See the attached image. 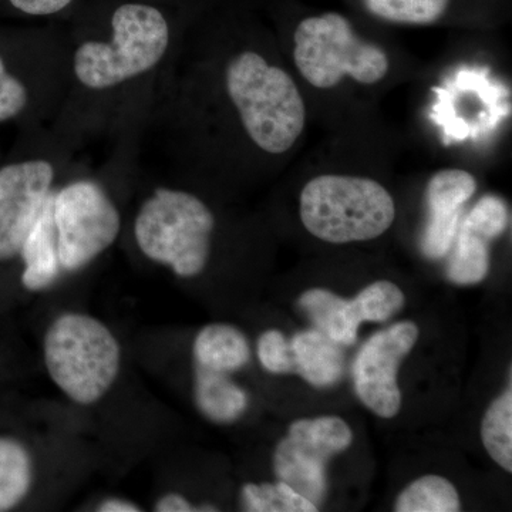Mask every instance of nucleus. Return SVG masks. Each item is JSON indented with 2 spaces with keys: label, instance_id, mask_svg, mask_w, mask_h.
<instances>
[{
  "label": "nucleus",
  "instance_id": "obj_28",
  "mask_svg": "<svg viewBox=\"0 0 512 512\" xmlns=\"http://www.w3.org/2000/svg\"><path fill=\"white\" fill-rule=\"evenodd\" d=\"M154 511L157 512H211L218 511L214 505H195L180 493H168L158 498Z\"/></svg>",
  "mask_w": 512,
  "mask_h": 512
},
{
  "label": "nucleus",
  "instance_id": "obj_5",
  "mask_svg": "<svg viewBox=\"0 0 512 512\" xmlns=\"http://www.w3.org/2000/svg\"><path fill=\"white\" fill-rule=\"evenodd\" d=\"M215 217L190 192L158 188L138 211L134 237L138 248L180 278H195L207 268Z\"/></svg>",
  "mask_w": 512,
  "mask_h": 512
},
{
  "label": "nucleus",
  "instance_id": "obj_26",
  "mask_svg": "<svg viewBox=\"0 0 512 512\" xmlns=\"http://www.w3.org/2000/svg\"><path fill=\"white\" fill-rule=\"evenodd\" d=\"M29 93L25 84L15 76L0 55V124L19 117L28 106Z\"/></svg>",
  "mask_w": 512,
  "mask_h": 512
},
{
  "label": "nucleus",
  "instance_id": "obj_6",
  "mask_svg": "<svg viewBox=\"0 0 512 512\" xmlns=\"http://www.w3.org/2000/svg\"><path fill=\"white\" fill-rule=\"evenodd\" d=\"M293 62L303 79L320 90L352 79L365 86L382 82L390 59L383 47L367 42L336 12L302 19L293 32Z\"/></svg>",
  "mask_w": 512,
  "mask_h": 512
},
{
  "label": "nucleus",
  "instance_id": "obj_15",
  "mask_svg": "<svg viewBox=\"0 0 512 512\" xmlns=\"http://www.w3.org/2000/svg\"><path fill=\"white\" fill-rule=\"evenodd\" d=\"M194 400L202 416L212 423L232 424L241 419L249 406V396L228 373L195 366Z\"/></svg>",
  "mask_w": 512,
  "mask_h": 512
},
{
  "label": "nucleus",
  "instance_id": "obj_23",
  "mask_svg": "<svg viewBox=\"0 0 512 512\" xmlns=\"http://www.w3.org/2000/svg\"><path fill=\"white\" fill-rule=\"evenodd\" d=\"M362 322L384 323L396 316L406 305V295L392 281L380 279L367 285L355 296Z\"/></svg>",
  "mask_w": 512,
  "mask_h": 512
},
{
  "label": "nucleus",
  "instance_id": "obj_21",
  "mask_svg": "<svg viewBox=\"0 0 512 512\" xmlns=\"http://www.w3.org/2000/svg\"><path fill=\"white\" fill-rule=\"evenodd\" d=\"M242 507L249 512H316L312 501L293 490L284 481L248 483L241 491Z\"/></svg>",
  "mask_w": 512,
  "mask_h": 512
},
{
  "label": "nucleus",
  "instance_id": "obj_3",
  "mask_svg": "<svg viewBox=\"0 0 512 512\" xmlns=\"http://www.w3.org/2000/svg\"><path fill=\"white\" fill-rule=\"evenodd\" d=\"M306 231L328 244L345 245L382 237L396 220L392 194L373 178L322 174L299 197Z\"/></svg>",
  "mask_w": 512,
  "mask_h": 512
},
{
  "label": "nucleus",
  "instance_id": "obj_18",
  "mask_svg": "<svg viewBox=\"0 0 512 512\" xmlns=\"http://www.w3.org/2000/svg\"><path fill=\"white\" fill-rule=\"evenodd\" d=\"M33 484V460L28 448L0 436V512L12 510L28 497Z\"/></svg>",
  "mask_w": 512,
  "mask_h": 512
},
{
  "label": "nucleus",
  "instance_id": "obj_4",
  "mask_svg": "<svg viewBox=\"0 0 512 512\" xmlns=\"http://www.w3.org/2000/svg\"><path fill=\"white\" fill-rule=\"evenodd\" d=\"M43 357L57 389L72 402L90 406L116 383L121 346L106 323L86 313L67 312L47 328Z\"/></svg>",
  "mask_w": 512,
  "mask_h": 512
},
{
  "label": "nucleus",
  "instance_id": "obj_12",
  "mask_svg": "<svg viewBox=\"0 0 512 512\" xmlns=\"http://www.w3.org/2000/svg\"><path fill=\"white\" fill-rule=\"evenodd\" d=\"M53 194L46 207L23 241L19 255L22 256V285L30 292L45 291L59 281L63 269L60 265L55 221H53Z\"/></svg>",
  "mask_w": 512,
  "mask_h": 512
},
{
  "label": "nucleus",
  "instance_id": "obj_22",
  "mask_svg": "<svg viewBox=\"0 0 512 512\" xmlns=\"http://www.w3.org/2000/svg\"><path fill=\"white\" fill-rule=\"evenodd\" d=\"M367 12L377 19L399 25H431L439 22L451 0H363Z\"/></svg>",
  "mask_w": 512,
  "mask_h": 512
},
{
  "label": "nucleus",
  "instance_id": "obj_8",
  "mask_svg": "<svg viewBox=\"0 0 512 512\" xmlns=\"http://www.w3.org/2000/svg\"><path fill=\"white\" fill-rule=\"evenodd\" d=\"M352 443V429L338 416L293 421L288 433L276 444V478L319 508L328 495L329 461L348 450Z\"/></svg>",
  "mask_w": 512,
  "mask_h": 512
},
{
  "label": "nucleus",
  "instance_id": "obj_13",
  "mask_svg": "<svg viewBox=\"0 0 512 512\" xmlns=\"http://www.w3.org/2000/svg\"><path fill=\"white\" fill-rule=\"evenodd\" d=\"M299 306L313 325L340 346L355 345L362 320L355 299H345L329 289L313 288L303 292Z\"/></svg>",
  "mask_w": 512,
  "mask_h": 512
},
{
  "label": "nucleus",
  "instance_id": "obj_20",
  "mask_svg": "<svg viewBox=\"0 0 512 512\" xmlns=\"http://www.w3.org/2000/svg\"><path fill=\"white\" fill-rule=\"evenodd\" d=\"M481 440L491 460L507 473H512L511 384L488 406L481 421Z\"/></svg>",
  "mask_w": 512,
  "mask_h": 512
},
{
  "label": "nucleus",
  "instance_id": "obj_11",
  "mask_svg": "<svg viewBox=\"0 0 512 512\" xmlns=\"http://www.w3.org/2000/svg\"><path fill=\"white\" fill-rule=\"evenodd\" d=\"M293 373L316 389L336 386L345 375L343 346L320 332L306 329L289 339Z\"/></svg>",
  "mask_w": 512,
  "mask_h": 512
},
{
  "label": "nucleus",
  "instance_id": "obj_19",
  "mask_svg": "<svg viewBox=\"0 0 512 512\" xmlns=\"http://www.w3.org/2000/svg\"><path fill=\"white\" fill-rule=\"evenodd\" d=\"M460 494L446 477L427 474L414 480L396 498V512H457Z\"/></svg>",
  "mask_w": 512,
  "mask_h": 512
},
{
  "label": "nucleus",
  "instance_id": "obj_2",
  "mask_svg": "<svg viewBox=\"0 0 512 512\" xmlns=\"http://www.w3.org/2000/svg\"><path fill=\"white\" fill-rule=\"evenodd\" d=\"M110 29V42L87 40L74 53V74L87 89H111L148 72L170 45V22L151 0L117 2Z\"/></svg>",
  "mask_w": 512,
  "mask_h": 512
},
{
  "label": "nucleus",
  "instance_id": "obj_17",
  "mask_svg": "<svg viewBox=\"0 0 512 512\" xmlns=\"http://www.w3.org/2000/svg\"><path fill=\"white\" fill-rule=\"evenodd\" d=\"M490 244L491 239L461 221L450 249L446 271L448 281L463 286L483 282L490 271Z\"/></svg>",
  "mask_w": 512,
  "mask_h": 512
},
{
  "label": "nucleus",
  "instance_id": "obj_9",
  "mask_svg": "<svg viewBox=\"0 0 512 512\" xmlns=\"http://www.w3.org/2000/svg\"><path fill=\"white\" fill-rule=\"evenodd\" d=\"M419 336L417 323L403 320L370 336L357 352L352 367L356 396L377 417L393 419L402 410L397 375Z\"/></svg>",
  "mask_w": 512,
  "mask_h": 512
},
{
  "label": "nucleus",
  "instance_id": "obj_25",
  "mask_svg": "<svg viewBox=\"0 0 512 512\" xmlns=\"http://www.w3.org/2000/svg\"><path fill=\"white\" fill-rule=\"evenodd\" d=\"M256 356L265 372L271 375H291V345L285 333L278 329H268L259 336L256 343Z\"/></svg>",
  "mask_w": 512,
  "mask_h": 512
},
{
  "label": "nucleus",
  "instance_id": "obj_16",
  "mask_svg": "<svg viewBox=\"0 0 512 512\" xmlns=\"http://www.w3.org/2000/svg\"><path fill=\"white\" fill-rule=\"evenodd\" d=\"M477 191L473 174L460 168H447L431 175L426 187L430 220L451 221L463 218V208Z\"/></svg>",
  "mask_w": 512,
  "mask_h": 512
},
{
  "label": "nucleus",
  "instance_id": "obj_7",
  "mask_svg": "<svg viewBox=\"0 0 512 512\" xmlns=\"http://www.w3.org/2000/svg\"><path fill=\"white\" fill-rule=\"evenodd\" d=\"M57 251L63 272L92 264L119 238L120 212L94 181H74L53 195Z\"/></svg>",
  "mask_w": 512,
  "mask_h": 512
},
{
  "label": "nucleus",
  "instance_id": "obj_10",
  "mask_svg": "<svg viewBox=\"0 0 512 512\" xmlns=\"http://www.w3.org/2000/svg\"><path fill=\"white\" fill-rule=\"evenodd\" d=\"M55 180L52 164L25 160L0 168V262L19 255L42 214Z\"/></svg>",
  "mask_w": 512,
  "mask_h": 512
},
{
  "label": "nucleus",
  "instance_id": "obj_14",
  "mask_svg": "<svg viewBox=\"0 0 512 512\" xmlns=\"http://www.w3.org/2000/svg\"><path fill=\"white\" fill-rule=\"evenodd\" d=\"M195 365L214 372L234 373L251 362L252 349L244 332L228 323H210L192 345Z\"/></svg>",
  "mask_w": 512,
  "mask_h": 512
},
{
  "label": "nucleus",
  "instance_id": "obj_27",
  "mask_svg": "<svg viewBox=\"0 0 512 512\" xmlns=\"http://www.w3.org/2000/svg\"><path fill=\"white\" fill-rule=\"evenodd\" d=\"M77 2L79 0H0V8L30 18H47L66 12Z\"/></svg>",
  "mask_w": 512,
  "mask_h": 512
},
{
  "label": "nucleus",
  "instance_id": "obj_29",
  "mask_svg": "<svg viewBox=\"0 0 512 512\" xmlns=\"http://www.w3.org/2000/svg\"><path fill=\"white\" fill-rule=\"evenodd\" d=\"M96 511L99 512H138L143 511V508L133 501L124 500V498L113 497L106 498L97 505Z\"/></svg>",
  "mask_w": 512,
  "mask_h": 512
},
{
  "label": "nucleus",
  "instance_id": "obj_24",
  "mask_svg": "<svg viewBox=\"0 0 512 512\" xmlns=\"http://www.w3.org/2000/svg\"><path fill=\"white\" fill-rule=\"evenodd\" d=\"M461 221L494 241L507 231L510 212L503 198L498 195H484L474 204L473 210L468 212L466 217L461 218Z\"/></svg>",
  "mask_w": 512,
  "mask_h": 512
},
{
  "label": "nucleus",
  "instance_id": "obj_1",
  "mask_svg": "<svg viewBox=\"0 0 512 512\" xmlns=\"http://www.w3.org/2000/svg\"><path fill=\"white\" fill-rule=\"evenodd\" d=\"M225 87L256 147L279 156L295 146L305 130L306 107L284 69L247 50L228 63Z\"/></svg>",
  "mask_w": 512,
  "mask_h": 512
}]
</instances>
